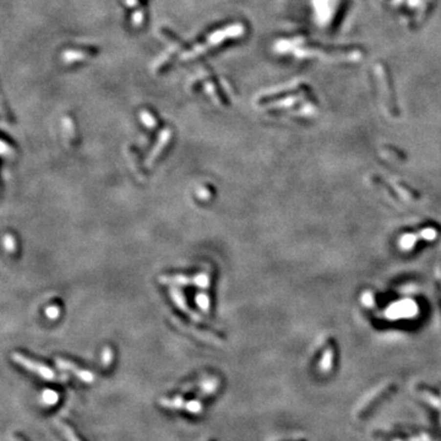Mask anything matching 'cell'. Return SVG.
I'll return each mask as SVG.
<instances>
[{
  "label": "cell",
  "instance_id": "cell-1",
  "mask_svg": "<svg viewBox=\"0 0 441 441\" xmlns=\"http://www.w3.org/2000/svg\"><path fill=\"white\" fill-rule=\"evenodd\" d=\"M245 33V27L242 22L232 23V25L227 26V27L220 28L217 31H213L203 43L201 44L195 45L193 49H190L189 52L184 53L183 54V60H191L194 58H198V55H202L205 53H207L208 50L212 49L213 47H218L220 44H222L223 42H226L229 38H239Z\"/></svg>",
  "mask_w": 441,
  "mask_h": 441
},
{
  "label": "cell",
  "instance_id": "cell-2",
  "mask_svg": "<svg viewBox=\"0 0 441 441\" xmlns=\"http://www.w3.org/2000/svg\"><path fill=\"white\" fill-rule=\"evenodd\" d=\"M96 52L97 50H94L93 48H69L63 52L62 59L67 65L77 64L96 54Z\"/></svg>",
  "mask_w": 441,
  "mask_h": 441
},
{
  "label": "cell",
  "instance_id": "cell-3",
  "mask_svg": "<svg viewBox=\"0 0 441 441\" xmlns=\"http://www.w3.org/2000/svg\"><path fill=\"white\" fill-rule=\"evenodd\" d=\"M13 358H14V360H16L19 364H21L22 367H25L26 369L36 372V374H38L40 376L44 377V379H53V377H54V374H53L52 370L48 369V368L44 367V365L38 364V363H36V362H33V360L28 359V358L23 357L22 354H19V353H16V354L13 355Z\"/></svg>",
  "mask_w": 441,
  "mask_h": 441
},
{
  "label": "cell",
  "instance_id": "cell-4",
  "mask_svg": "<svg viewBox=\"0 0 441 441\" xmlns=\"http://www.w3.org/2000/svg\"><path fill=\"white\" fill-rule=\"evenodd\" d=\"M171 139H172V130L168 129V128H166V129L162 130L161 134H159V137H158V144H156L154 149L152 150L151 154H150L149 157H147V159H146L147 167H151L152 164H154V162L156 161V158L158 157V154L163 151L164 146L168 145V142L171 141Z\"/></svg>",
  "mask_w": 441,
  "mask_h": 441
},
{
  "label": "cell",
  "instance_id": "cell-5",
  "mask_svg": "<svg viewBox=\"0 0 441 441\" xmlns=\"http://www.w3.org/2000/svg\"><path fill=\"white\" fill-rule=\"evenodd\" d=\"M171 293H172V298H173L174 303H176V304L178 305V307L180 308L181 310H184V311H188V312H189V315H190V316L193 317V319L198 320V315H194L193 312L190 311V309H189V308H188V305L185 304V299H184L183 294H181V293L179 292V290H176V289H172V290H171Z\"/></svg>",
  "mask_w": 441,
  "mask_h": 441
},
{
  "label": "cell",
  "instance_id": "cell-6",
  "mask_svg": "<svg viewBox=\"0 0 441 441\" xmlns=\"http://www.w3.org/2000/svg\"><path fill=\"white\" fill-rule=\"evenodd\" d=\"M145 21H146V11L142 8L135 9V11L132 15V23L135 28H140L144 26Z\"/></svg>",
  "mask_w": 441,
  "mask_h": 441
},
{
  "label": "cell",
  "instance_id": "cell-7",
  "mask_svg": "<svg viewBox=\"0 0 441 441\" xmlns=\"http://www.w3.org/2000/svg\"><path fill=\"white\" fill-rule=\"evenodd\" d=\"M140 119L144 123L145 127H147L149 129H154V127L157 125V120L154 118V115L150 110H147V109H142L141 112H140Z\"/></svg>",
  "mask_w": 441,
  "mask_h": 441
},
{
  "label": "cell",
  "instance_id": "cell-8",
  "mask_svg": "<svg viewBox=\"0 0 441 441\" xmlns=\"http://www.w3.org/2000/svg\"><path fill=\"white\" fill-rule=\"evenodd\" d=\"M203 86H205V91H206V93H207L208 96H210L211 98L213 99V102H215V103H217V104H220V94H218L217 89H216L215 84H213V82L211 81L210 77H208V79L206 80V81H205V85H203Z\"/></svg>",
  "mask_w": 441,
  "mask_h": 441
},
{
  "label": "cell",
  "instance_id": "cell-9",
  "mask_svg": "<svg viewBox=\"0 0 441 441\" xmlns=\"http://www.w3.org/2000/svg\"><path fill=\"white\" fill-rule=\"evenodd\" d=\"M63 128H64L65 135L67 136V139H74L75 137V125L72 122L71 117H65L63 119Z\"/></svg>",
  "mask_w": 441,
  "mask_h": 441
},
{
  "label": "cell",
  "instance_id": "cell-10",
  "mask_svg": "<svg viewBox=\"0 0 441 441\" xmlns=\"http://www.w3.org/2000/svg\"><path fill=\"white\" fill-rule=\"evenodd\" d=\"M196 303H198V305L203 311H208V309H210V300H208L207 295L203 294V293H201V294H198L196 297Z\"/></svg>",
  "mask_w": 441,
  "mask_h": 441
},
{
  "label": "cell",
  "instance_id": "cell-11",
  "mask_svg": "<svg viewBox=\"0 0 441 441\" xmlns=\"http://www.w3.org/2000/svg\"><path fill=\"white\" fill-rule=\"evenodd\" d=\"M208 283H210V276L207 273H200L195 277V285L198 286L201 288H207Z\"/></svg>",
  "mask_w": 441,
  "mask_h": 441
},
{
  "label": "cell",
  "instance_id": "cell-12",
  "mask_svg": "<svg viewBox=\"0 0 441 441\" xmlns=\"http://www.w3.org/2000/svg\"><path fill=\"white\" fill-rule=\"evenodd\" d=\"M45 315H47L48 319L55 320L59 317L60 309L57 307V305H50V307H48L47 309H45Z\"/></svg>",
  "mask_w": 441,
  "mask_h": 441
},
{
  "label": "cell",
  "instance_id": "cell-13",
  "mask_svg": "<svg viewBox=\"0 0 441 441\" xmlns=\"http://www.w3.org/2000/svg\"><path fill=\"white\" fill-rule=\"evenodd\" d=\"M421 395H423L424 399H426V401H428L431 406H434L435 408H441V401L439 398H436L434 395L428 394V392H423Z\"/></svg>",
  "mask_w": 441,
  "mask_h": 441
},
{
  "label": "cell",
  "instance_id": "cell-14",
  "mask_svg": "<svg viewBox=\"0 0 441 441\" xmlns=\"http://www.w3.org/2000/svg\"><path fill=\"white\" fill-rule=\"evenodd\" d=\"M331 359H332V351L330 350L326 352V355H325V358L322 359V363H321V367L324 368L325 370L331 369V365H332Z\"/></svg>",
  "mask_w": 441,
  "mask_h": 441
},
{
  "label": "cell",
  "instance_id": "cell-15",
  "mask_svg": "<svg viewBox=\"0 0 441 441\" xmlns=\"http://www.w3.org/2000/svg\"><path fill=\"white\" fill-rule=\"evenodd\" d=\"M125 5L130 9H139L141 8L142 0H123Z\"/></svg>",
  "mask_w": 441,
  "mask_h": 441
},
{
  "label": "cell",
  "instance_id": "cell-16",
  "mask_svg": "<svg viewBox=\"0 0 441 441\" xmlns=\"http://www.w3.org/2000/svg\"><path fill=\"white\" fill-rule=\"evenodd\" d=\"M4 244H5V248L8 251H11V253H13V251L15 250V242H14L13 237H11V239H10V243H9L6 239H4Z\"/></svg>",
  "mask_w": 441,
  "mask_h": 441
},
{
  "label": "cell",
  "instance_id": "cell-17",
  "mask_svg": "<svg viewBox=\"0 0 441 441\" xmlns=\"http://www.w3.org/2000/svg\"><path fill=\"white\" fill-rule=\"evenodd\" d=\"M395 441H399V440H395Z\"/></svg>",
  "mask_w": 441,
  "mask_h": 441
}]
</instances>
